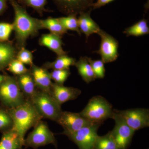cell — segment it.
I'll use <instances>...</instances> for the list:
<instances>
[{"mask_svg":"<svg viewBox=\"0 0 149 149\" xmlns=\"http://www.w3.org/2000/svg\"><path fill=\"white\" fill-rule=\"evenodd\" d=\"M13 8L14 19L13 24L15 32V40L17 52L25 48L27 40L30 37H35L43 29L40 19L30 16L25 7L21 6L16 0H8Z\"/></svg>","mask_w":149,"mask_h":149,"instance_id":"obj_1","label":"cell"},{"mask_svg":"<svg viewBox=\"0 0 149 149\" xmlns=\"http://www.w3.org/2000/svg\"><path fill=\"white\" fill-rule=\"evenodd\" d=\"M7 110L13 120V129L17 133L23 146L27 131L35 127L42 118L28 99L22 104Z\"/></svg>","mask_w":149,"mask_h":149,"instance_id":"obj_2","label":"cell"},{"mask_svg":"<svg viewBox=\"0 0 149 149\" xmlns=\"http://www.w3.org/2000/svg\"><path fill=\"white\" fill-rule=\"evenodd\" d=\"M43 118L56 121L58 120L62 110L61 106L50 93L38 90L29 99Z\"/></svg>","mask_w":149,"mask_h":149,"instance_id":"obj_3","label":"cell"},{"mask_svg":"<svg viewBox=\"0 0 149 149\" xmlns=\"http://www.w3.org/2000/svg\"><path fill=\"white\" fill-rule=\"evenodd\" d=\"M83 117L93 123H102L108 118H112L113 109L109 102L101 96H94L87 106L79 113Z\"/></svg>","mask_w":149,"mask_h":149,"instance_id":"obj_4","label":"cell"},{"mask_svg":"<svg viewBox=\"0 0 149 149\" xmlns=\"http://www.w3.org/2000/svg\"><path fill=\"white\" fill-rule=\"evenodd\" d=\"M26 98L20 91L15 76L6 75L0 84V103L7 109L16 107L24 103Z\"/></svg>","mask_w":149,"mask_h":149,"instance_id":"obj_5","label":"cell"},{"mask_svg":"<svg viewBox=\"0 0 149 149\" xmlns=\"http://www.w3.org/2000/svg\"><path fill=\"white\" fill-rule=\"evenodd\" d=\"M49 144H52L57 148V141L54 133L50 130L47 123L41 120L24 139L23 146L26 148L37 149Z\"/></svg>","mask_w":149,"mask_h":149,"instance_id":"obj_6","label":"cell"},{"mask_svg":"<svg viewBox=\"0 0 149 149\" xmlns=\"http://www.w3.org/2000/svg\"><path fill=\"white\" fill-rule=\"evenodd\" d=\"M101 123H94L72 133L63 131L61 134L67 136L76 144L79 149H93L94 143L98 136L97 131Z\"/></svg>","mask_w":149,"mask_h":149,"instance_id":"obj_7","label":"cell"},{"mask_svg":"<svg viewBox=\"0 0 149 149\" xmlns=\"http://www.w3.org/2000/svg\"><path fill=\"white\" fill-rule=\"evenodd\" d=\"M112 119L115 122L111 133L119 149H127L130 146L135 131L125 122L123 118L115 111Z\"/></svg>","mask_w":149,"mask_h":149,"instance_id":"obj_8","label":"cell"},{"mask_svg":"<svg viewBox=\"0 0 149 149\" xmlns=\"http://www.w3.org/2000/svg\"><path fill=\"white\" fill-rule=\"evenodd\" d=\"M98 35L100 37L101 41L100 49L95 52L101 56V60L104 63L115 61L119 56L118 41L101 29Z\"/></svg>","mask_w":149,"mask_h":149,"instance_id":"obj_9","label":"cell"},{"mask_svg":"<svg viewBox=\"0 0 149 149\" xmlns=\"http://www.w3.org/2000/svg\"><path fill=\"white\" fill-rule=\"evenodd\" d=\"M115 111L120 115L125 122L134 131L149 127V110L143 108Z\"/></svg>","mask_w":149,"mask_h":149,"instance_id":"obj_10","label":"cell"},{"mask_svg":"<svg viewBox=\"0 0 149 149\" xmlns=\"http://www.w3.org/2000/svg\"><path fill=\"white\" fill-rule=\"evenodd\" d=\"M59 11L68 15H76L92 9L96 0H52Z\"/></svg>","mask_w":149,"mask_h":149,"instance_id":"obj_11","label":"cell"},{"mask_svg":"<svg viewBox=\"0 0 149 149\" xmlns=\"http://www.w3.org/2000/svg\"><path fill=\"white\" fill-rule=\"evenodd\" d=\"M56 123L62 126L64 132L68 133L75 132L83 127L96 123L87 120L79 113L66 111L62 112Z\"/></svg>","mask_w":149,"mask_h":149,"instance_id":"obj_12","label":"cell"},{"mask_svg":"<svg viewBox=\"0 0 149 149\" xmlns=\"http://www.w3.org/2000/svg\"><path fill=\"white\" fill-rule=\"evenodd\" d=\"M81 94L80 89L65 87L55 83L52 84L50 94L61 106L65 102L74 100Z\"/></svg>","mask_w":149,"mask_h":149,"instance_id":"obj_13","label":"cell"},{"mask_svg":"<svg viewBox=\"0 0 149 149\" xmlns=\"http://www.w3.org/2000/svg\"><path fill=\"white\" fill-rule=\"evenodd\" d=\"M29 71L32 74L35 85L38 90L50 94L53 82L50 73L47 70L34 64L30 66Z\"/></svg>","mask_w":149,"mask_h":149,"instance_id":"obj_14","label":"cell"},{"mask_svg":"<svg viewBox=\"0 0 149 149\" xmlns=\"http://www.w3.org/2000/svg\"><path fill=\"white\" fill-rule=\"evenodd\" d=\"M92 9L82 13L79 15L78 18V26L81 33L86 36L88 40L89 37L92 34H98L101 29L97 23L91 18V14Z\"/></svg>","mask_w":149,"mask_h":149,"instance_id":"obj_15","label":"cell"},{"mask_svg":"<svg viewBox=\"0 0 149 149\" xmlns=\"http://www.w3.org/2000/svg\"><path fill=\"white\" fill-rule=\"evenodd\" d=\"M40 46H43L49 49L57 55V56L67 54L63 50L61 37L52 33L43 34L39 40Z\"/></svg>","mask_w":149,"mask_h":149,"instance_id":"obj_16","label":"cell"},{"mask_svg":"<svg viewBox=\"0 0 149 149\" xmlns=\"http://www.w3.org/2000/svg\"><path fill=\"white\" fill-rule=\"evenodd\" d=\"M15 77L19 88L24 97L26 99L31 98L37 89L29 69L27 72Z\"/></svg>","mask_w":149,"mask_h":149,"instance_id":"obj_17","label":"cell"},{"mask_svg":"<svg viewBox=\"0 0 149 149\" xmlns=\"http://www.w3.org/2000/svg\"><path fill=\"white\" fill-rule=\"evenodd\" d=\"M17 50L11 42H0V71L8 67L12 61L16 58Z\"/></svg>","mask_w":149,"mask_h":149,"instance_id":"obj_18","label":"cell"},{"mask_svg":"<svg viewBox=\"0 0 149 149\" xmlns=\"http://www.w3.org/2000/svg\"><path fill=\"white\" fill-rule=\"evenodd\" d=\"M74 66L85 83L88 84L96 79L91 64L88 61V57H80L79 60L75 62Z\"/></svg>","mask_w":149,"mask_h":149,"instance_id":"obj_19","label":"cell"},{"mask_svg":"<svg viewBox=\"0 0 149 149\" xmlns=\"http://www.w3.org/2000/svg\"><path fill=\"white\" fill-rule=\"evenodd\" d=\"M22 146L18 134L13 129L3 133L0 149H19Z\"/></svg>","mask_w":149,"mask_h":149,"instance_id":"obj_20","label":"cell"},{"mask_svg":"<svg viewBox=\"0 0 149 149\" xmlns=\"http://www.w3.org/2000/svg\"><path fill=\"white\" fill-rule=\"evenodd\" d=\"M75 58L70 57L67 54L58 56L54 61L47 62L42 67L47 70H70L71 66H74L76 62Z\"/></svg>","mask_w":149,"mask_h":149,"instance_id":"obj_21","label":"cell"},{"mask_svg":"<svg viewBox=\"0 0 149 149\" xmlns=\"http://www.w3.org/2000/svg\"><path fill=\"white\" fill-rule=\"evenodd\" d=\"M42 29H47L50 33L62 37L67 33V30L63 27L58 18L49 17L45 19H40Z\"/></svg>","mask_w":149,"mask_h":149,"instance_id":"obj_22","label":"cell"},{"mask_svg":"<svg viewBox=\"0 0 149 149\" xmlns=\"http://www.w3.org/2000/svg\"><path fill=\"white\" fill-rule=\"evenodd\" d=\"M127 36L139 37L142 35H148L149 33V27L148 21L145 19L137 22L126 28L123 32Z\"/></svg>","mask_w":149,"mask_h":149,"instance_id":"obj_23","label":"cell"},{"mask_svg":"<svg viewBox=\"0 0 149 149\" xmlns=\"http://www.w3.org/2000/svg\"><path fill=\"white\" fill-rule=\"evenodd\" d=\"M93 149H119L111 131L104 136H98L94 143Z\"/></svg>","mask_w":149,"mask_h":149,"instance_id":"obj_24","label":"cell"},{"mask_svg":"<svg viewBox=\"0 0 149 149\" xmlns=\"http://www.w3.org/2000/svg\"><path fill=\"white\" fill-rule=\"evenodd\" d=\"M13 128L12 118L7 109L0 105V133H5Z\"/></svg>","mask_w":149,"mask_h":149,"instance_id":"obj_25","label":"cell"},{"mask_svg":"<svg viewBox=\"0 0 149 149\" xmlns=\"http://www.w3.org/2000/svg\"><path fill=\"white\" fill-rule=\"evenodd\" d=\"M17 3L24 7L31 8L39 14L40 16L48 10L45 8L47 0H17Z\"/></svg>","mask_w":149,"mask_h":149,"instance_id":"obj_26","label":"cell"},{"mask_svg":"<svg viewBox=\"0 0 149 149\" xmlns=\"http://www.w3.org/2000/svg\"><path fill=\"white\" fill-rule=\"evenodd\" d=\"M76 15L70 14L66 17H59L58 20L67 30L75 31L78 35H81V32L78 26V19Z\"/></svg>","mask_w":149,"mask_h":149,"instance_id":"obj_27","label":"cell"},{"mask_svg":"<svg viewBox=\"0 0 149 149\" xmlns=\"http://www.w3.org/2000/svg\"><path fill=\"white\" fill-rule=\"evenodd\" d=\"M88 61L91 64L96 78H103L105 73L104 63L103 61L101 59L94 60L88 57Z\"/></svg>","mask_w":149,"mask_h":149,"instance_id":"obj_28","label":"cell"},{"mask_svg":"<svg viewBox=\"0 0 149 149\" xmlns=\"http://www.w3.org/2000/svg\"><path fill=\"white\" fill-rule=\"evenodd\" d=\"M50 73L52 80L55 83L61 85H63L70 74V70H54Z\"/></svg>","mask_w":149,"mask_h":149,"instance_id":"obj_29","label":"cell"},{"mask_svg":"<svg viewBox=\"0 0 149 149\" xmlns=\"http://www.w3.org/2000/svg\"><path fill=\"white\" fill-rule=\"evenodd\" d=\"M8 70L15 75H20L27 72L29 70L24 64L16 58L11 61L8 66Z\"/></svg>","mask_w":149,"mask_h":149,"instance_id":"obj_30","label":"cell"},{"mask_svg":"<svg viewBox=\"0 0 149 149\" xmlns=\"http://www.w3.org/2000/svg\"><path fill=\"white\" fill-rule=\"evenodd\" d=\"M16 58L24 64L32 65L33 64V57L32 53L25 48H23L17 52Z\"/></svg>","mask_w":149,"mask_h":149,"instance_id":"obj_31","label":"cell"},{"mask_svg":"<svg viewBox=\"0 0 149 149\" xmlns=\"http://www.w3.org/2000/svg\"><path fill=\"white\" fill-rule=\"evenodd\" d=\"M13 31V23L0 22V42L8 41L11 34Z\"/></svg>","mask_w":149,"mask_h":149,"instance_id":"obj_32","label":"cell"},{"mask_svg":"<svg viewBox=\"0 0 149 149\" xmlns=\"http://www.w3.org/2000/svg\"><path fill=\"white\" fill-rule=\"evenodd\" d=\"M114 1V0H96L95 2L93 4L92 9L93 10H95L96 9L100 8Z\"/></svg>","mask_w":149,"mask_h":149,"instance_id":"obj_33","label":"cell"},{"mask_svg":"<svg viewBox=\"0 0 149 149\" xmlns=\"http://www.w3.org/2000/svg\"><path fill=\"white\" fill-rule=\"evenodd\" d=\"M8 0H0V16L7 9Z\"/></svg>","mask_w":149,"mask_h":149,"instance_id":"obj_34","label":"cell"},{"mask_svg":"<svg viewBox=\"0 0 149 149\" xmlns=\"http://www.w3.org/2000/svg\"><path fill=\"white\" fill-rule=\"evenodd\" d=\"M6 75L0 74V84L2 83L3 81L5 79Z\"/></svg>","mask_w":149,"mask_h":149,"instance_id":"obj_35","label":"cell"},{"mask_svg":"<svg viewBox=\"0 0 149 149\" xmlns=\"http://www.w3.org/2000/svg\"><path fill=\"white\" fill-rule=\"evenodd\" d=\"M19 149H22V148H19Z\"/></svg>","mask_w":149,"mask_h":149,"instance_id":"obj_36","label":"cell"},{"mask_svg":"<svg viewBox=\"0 0 149 149\" xmlns=\"http://www.w3.org/2000/svg\"></svg>","mask_w":149,"mask_h":149,"instance_id":"obj_37","label":"cell"}]
</instances>
